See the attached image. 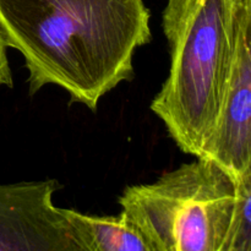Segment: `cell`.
<instances>
[{
	"label": "cell",
	"instance_id": "9c48e42d",
	"mask_svg": "<svg viewBox=\"0 0 251 251\" xmlns=\"http://www.w3.org/2000/svg\"><path fill=\"white\" fill-rule=\"evenodd\" d=\"M218 251H230V250H229V248H228L227 243H226V242H225V244H223V245H222V247H221V248H220V250H218Z\"/></svg>",
	"mask_w": 251,
	"mask_h": 251
},
{
	"label": "cell",
	"instance_id": "7a4b0ae2",
	"mask_svg": "<svg viewBox=\"0 0 251 251\" xmlns=\"http://www.w3.org/2000/svg\"><path fill=\"white\" fill-rule=\"evenodd\" d=\"M171 68L151 110L185 153L200 157L222 109L234 49V0H168Z\"/></svg>",
	"mask_w": 251,
	"mask_h": 251
},
{
	"label": "cell",
	"instance_id": "52a82bcc",
	"mask_svg": "<svg viewBox=\"0 0 251 251\" xmlns=\"http://www.w3.org/2000/svg\"><path fill=\"white\" fill-rule=\"evenodd\" d=\"M226 243L230 251H251V173L238 181L237 202Z\"/></svg>",
	"mask_w": 251,
	"mask_h": 251
},
{
	"label": "cell",
	"instance_id": "ba28073f",
	"mask_svg": "<svg viewBox=\"0 0 251 251\" xmlns=\"http://www.w3.org/2000/svg\"><path fill=\"white\" fill-rule=\"evenodd\" d=\"M6 43L0 33V86L12 87V76L6 55Z\"/></svg>",
	"mask_w": 251,
	"mask_h": 251
},
{
	"label": "cell",
	"instance_id": "277c9868",
	"mask_svg": "<svg viewBox=\"0 0 251 251\" xmlns=\"http://www.w3.org/2000/svg\"><path fill=\"white\" fill-rule=\"evenodd\" d=\"M232 64L220 118L198 158L210 159L237 181L251 173V0H234Z\"/></svg>",
	"mask_w": 251,
	"mask_h": 251
},
{
	"label": "cell",
	"instance_id": "6da1fadb",
	"mask_svg": "<svg viewBox=\"0 0 251 251\" xmlns=\"http://www.w3.org/2000/svg\"><path fill=\"white\" fill-rule=\"evenodd\" d=\"M0 33L24 56L29 95L55 85L93 112L152 37L144 0H0Z\"/></svg>",
	"mask_w": 251,
	"mask_h": 251
},
{
	"label": "cell",
	"instance_id": "8992f818",
	"mask_svg": "<svg viewBox=\"0 0 251 251\" xmlns=\"http://www.w3.org/2000/svg\"><path fill=\"white\" fill-rule=\"evenodd\" d=\"M64 211L86 251H156L125 213L92 216L69 208Z\"/></svg>",
	"mask_w": 251,
	"mask_h": 251
},
{
	"label": "cell",
	"instance_id": "3957f363",
	"mask_svg": "<svg viewBox=\"0 0 251 251\" xmlns=\"http://www.w3.org/2000/svg\"><path fill=\"white\" fill-rule=\"evenodd\" d=\"M237 194L238 181L229 173L196 158L154 183L127 186L119 203L156 251H218Z\"/></svg>",
	"mask_w": 251,
	"mask_h": 251
},
{
	"label": "cell",
	"instance_id": "5b68a950",
	"mask_svg": "<svg viewBox=\"0 0 251 251\" xmlns=\"http://www.w3.org/2000/svg\"><path fill=\"white\" fill-rule=\"evenodd\" d=\"M54 179L0 184V251H86L53 196Z\"/></svg>",
	"mask_w": 251,
	"mask_h": 251
}]
</instances>
